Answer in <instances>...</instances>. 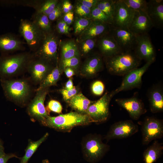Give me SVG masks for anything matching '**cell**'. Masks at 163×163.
<instances>
[{
  "label": "cell",
  "instance_id": "cell-1",
  "mask_svg": "<svg viewBox=\"0 0 163 163\" xmlns=\"http://www.w3.org/2000/svg\"><path fill=\"white\" fill-rule=\"evenodd\" d=\"M33 53L24 52L14 55L0 56V79H8L27 70Z\"/></svg>",
  "mask_w": 163,
  "mask_h": 163
},
{
  "label": "cell",
  "instance_id": "cell-2",
  "mask_svg": "<svg viewBox=\"0 0 163 163\" xmlns=\"http://www.w3.org/2000/svg\"><path fill=\"white\" fill-rule=\"evenodd\" d=\"M92 120L85 113L72 112L55 117L48 116L41 123L57 131L69 132L75 126L88 125Z\"/></svg>",
  "mask_w": 163,
  "mask_h": 163
},
{
  "label": "cell",
  "instance_id": "cell-3",
  "mask_svg": "<svg viewBox=\"0 0 163 163\" xmlns=\"http://www.w3.org/2000/svg\"><path fill=\"white\" fill-rule=\"evenodd\" d=\"M4 94L8 100L18 104L27 102L31 93L28 81L24 79H0Z\"/></svg>",
  "mask_w": 163,
  "mask_h": 163
},
{
  "label": "cell",
  "instance_id": "cell-4",
  "mask_svg": "<svg viewBox=\"0 0 163 163\" xmlns=\"http://www.w3.org/2000/svg\"><path fill=\"white\" fill-rule=\"evenodd\" d=\"M141 60L133 51L122 52L106 58L107 69L111 74L124 76L131 70L138 68Z\"/></svg>",
  "mask_w": 163,
  "mask_h": 163
},
{
  "label": "cell",
  "instance_id": "cell-5",
  "mask_svg": "<svg viewBox=\"0 0 163 163\" xmlns=\"http://www.w3.org/2000/svg\"><path fill=\"white\" fill-rule=\"evenodd\" d=\"M82 146L84 158L90 163H97L100 161L110 149L109 145L103 142L101 136L97 134L85 137Z\"/></svg>",
  "mask_w": 163,
  "mask_h": 163
},
{
  "label": "cell",
  "instance_id": "cell-6",
  "mask_svg": "<svg viewBox=\"0 0 163 163\" xmlns=\"http://www.w3.org/2000/svg\"><path fill=\"white\" fill-rule=\"evenodd\" d=\"M60 42L58 35L54 31L45 34L40 45L33 53L34 57L50 64L56 62L57 59Z\"/></svg>",
  "mask_w": 163,
  "mask_h": 163
},
{
  "label": "cell",
  "instance_id": "cell-7",
  "mask_svg": "<svg viewBox=\"0 0 163 163\" xmlns=\"http://www.w3.org/2000/svg\"><path fill=\"white\" fill-rule=\"evenodd\" d=\"M19 32L26 41L30 50L36 51L40 45L45 35L31 21L21 20Z\"/></svg>",
  "mask_w": 163,
  "mask_h": 163
},
{
  "label": "cell",
  "instance_id": "cell-8",
  "mask_svg": "<svg viewBox=\"0 0 163 163\" xmlns=\"http://www.w3.org/2000/svg\"><path fill=\"white\" fill-rule=\"evenodd\" d=\"M114 95L113 91L106 92L99 99L89 106L86 114L93 123H101L108 119L110 116L109 104Z\"/></svg>",
  "mask_w": 163,
  "mask_h": 163
},
{
  "label": "cell",
  "instance_id": "cell-9",
  "mask_svg": "<svg viewBox=\"0 0 163 163\" xmlns=\"http://www.w3.org/2000/svg\"><path fill=\"white\" fill-rule=\"evenodd\" d=\"M138 123L141 126L142 144L148 145L153 140L163 137V121L153 117L147 116Z\"/></svg>",
  "mask_w": 163,
  "mask_h": 163
},
{
  "label": "cell",
  "instance_id": "cell-10",
  "mask_svg": "<svg viewBox=\"0 0 163 163\" xmlns=\"http://www.w3.org/2000/svg\"><path fill=\"white\" fill-rule=\"evenodd\" d=\"M154 62L152 61L146 62L142 67L134 69L123 76L124 78L120 85L113 91L114 95L122 91L135 88H140L142 84L143 75Z\"/></svg>",
  "mask_w": 163,
  "mask_h": 163
},
{
  "label": "cell",
  "instance_id": "cell-11",
  "mask_svg": "<svg viewBox=\"0 0 163 163\" xmlns=\"http://www.w3.org/2000/svg\"><path fill=\"white\" fill-rule=\"evenodd\" d=\"M139 127L132 120L120 121L112 125L104 139L107 142L114 139L128 138L137 133Z\"/></svg>",
  "mask_w": 163,
  "mask_h": 163
},
{
  "label": "cell",
  "instance_id": "cell-12",
  "mask_svg": "<svg viewBox=\"0 0 163 163\" xmlns=\"http://www.w3.org/2000/svg\"><path fill=\"white\" fill-rule=\"evenodd\" d=\"M110 33L123 52L133 51L136 46L137 35L128 28H120L111 25Z\"/></svg>",
  "mask_w": 163,
  "mask_h": 163
},
{
  "label": "cell",
  "instance_id": "cell-13",
  "mask_svg": "<svg viewBox=\"0 0 163 163\" xmlns=\"http://www.w3.org/2000/svg\"><path fill=\"white\" fill-rule=\"evenodd\" d=\"M133 51L141 60H144L146 62L155 61V49L148 33L137 35L136 46Z\"/></svg>",
  "mask_w": 163,
  "mask_h": 163
},
{
  "label": "cell",
  "instance_id": "cell-14",
  "mask_svg": "<svg viewBox=\"0 0 163 163\" xmlns=\"http://www.w3.org/2000/svg\"><path fill=\"white\" fill-rule=\"evenodd\" d=\"M48 88L36 91V94L28 105V113L33 119L41 122L48 116L49 113L44 105L48 93Z\"/></svg>",
  "mask_w": 163,
  "mask_h": 163
},
{
  "label": "cell",
  "instance_id": "cell-15",
  "mask_svg": "<svg viewBox=\"0 0 163 163\" xmlns=\"http://www.w3.org/2000/svg\"><path fill=\"white\" fill-rule=\"evenodd\" d=\"M117 103L125 109L133 120H137L147 112L142 100L135 95L127 98H118L115 99Z\"/></svg>",
  "mask_w": 163,
  "mask_h": 163
},
{
  "label": "cell",
  "instance_id": "cell-16",
  "mask_svg": "<svg viewBox=\"0 0 163 163\" xmlns=\"http://www.w3.org/2000/svg\"><path fill=\"white\" fill-rule=\"evenodd\" d=\"M134 11L122 0H116L112 25L118 28H127Z\"/></svg>",
  "mask_w": 163,
  "mask_h": 163
},
{
  "label": "cell",
  "instance_id": "cell-17",
  "mask_svg": "<svg viewBox=\"0 0 163 163\" xmlns=\"http://www.w3.org/2000/svg\"><path fill=\"white\" fill-rule=\"evenodd\" d=\"M53 68L50 63L34 56L29 63L27 70L33 82L40 84Z\"/></svg>",
  "mask_w": 163,
  "mask_h": 163
},
{
  "label": "cell",
  "instance_id": "cell-18",
  "mask_svg": "<svg viewBox=\"0 0 163 163\" xmlns=\"http://www.w3.org/2000/svg\"><path fill=\"white\" fill-rule=\"evenodd\" d=\"M153 27L152 24L145 12L134 11L127 28L134 34L139 35L148 34Z\"/></svg>",
  "mask_w": 163,
  "mask_h": 163
},
{
  "label": "cell",
  "instance_id": "cell-19",
  "mask_svg": "<svg viewBox=\"0 0 163 163\" xmlns=\"http://www.w3.org/2000/svg\"><path fill=\"white\" fill-rule=\"evenodd\" d=\"M96 46L105 58L123 52L110 32L97 38Z\"/></svg>",
  "mask_w": 163,
  "mask_h": 163
},
{
  "label": "cell",
  "instance_id": "cell-20",
  "mask_svg": "<svg viewBox=\"0 0 163 163\" xmlns=\"http://www.w3.org/2000/svg\"><path fill=\"white\" fill-rule=\"evenodd\" d=\"M145 12L151 20L153 27L163 28V0H150L147 1Z\"/></svg>",
  "mask_w": 163,
  "mask_h": 163
},
{
  "label": "cell",
  "instance_id": "cell-21",
  "mask_svg": "<svg viewBox=\"0 0 163 163\" xmlns=\"http://www.w3.org/2000/svg\"><path fill=\"white\" fill-rule=\"evenodd\" d=\"M24 42L13 34L7 33L0 35V52L1 54L9 53L24 48Z\"/></svg>",
  "mask_w": 163,
  "mask_h": 163
},
{
  "label": "cell",
  "instance_id": "cell-22",
  "mask_svg": "<svg viewBox=\"0 0 163 163\" xmlns=\"http://www.w3.org/2000/svg\"><path fill=\"white\" fill-rule=\"evenodd\" d=\"M147 96L149 109L152 113L163 111V88L161 84L152 85L148 90Z\"/></svg>",
  "mask_w": 163,
  "mask_h": 163
},
{
  "label": "cell",
  "instance_id": "cell-23",
  "mask_svg": "<svg viewBox=\"0 0 163 163\" xmlns=\"http://www.w3.org/2000/svg\"><path fill=\"white\" fill-rule=\"evenodd\" d=\"M111 25L92 20L89 26L79 35L78 42L88 39L97 38L109 32Z\"/></svg>",
  "mask_w": 163,
  "mask_h": 163
},
{
  "label": "cell",
  "instance_id": "cell-24",
  "mask_svg": "<svg viewBox=\"0 0 163 163\" xmlns=\"http://www.w3.org/2000/svg\"><path fill=\"white\" fill-rule=\"evenodd\" d=\"M163 143L158 140H154L153 143L143 153L144 163H154L162 155Z\"/></svg>",
  "mask_w": 163,
  "mask_h": 163
},
{
  "label": "cell",
  "instance_id": "cell-25",
  "mask_svg": "<svg viewBox=\"0 0 163 163\" xmlns=\"http://www.w3.org/2000/svg\"><path fill=\"white\" fill-rule=\"evenodd\" d=\"M95 101L88 99L82 93L76 94L68 101L69 106L76 112L85 113L88 107Z\"/></svg>",
  "mask_w": 163,
  "mask_h": 163
},
{
  "label": "cell",
  "instance_id": "cell-26",
  "mask_svg": "<svg viewBox=\"0 0 163 163\" xmlns=\"http://www.w3.org/2000/svg\"><path fill=\"white\" fill-rule=\"evenodd\" d=\"M62 60L79 56V52L77 43L71 39L60 42Z\"/></svg>",
  "mask_w": 163,
  "mask_h": 163
},
{
  "label": "cell",
  "instance_id": "cell-27",
  "mask_svg": "<svg viewBox=\"0 0 163 163\" xmlns=\"http://www.w3.org/2000/svg\"><path fill=\"white\" fill-rule=\"evenodd\" d=\"M102 60L101 56L96 55L88 59L83 66V72L88 75H92L96 74L102 68Z\"/></svg>",
  "mask_w": 163,
  "mask_h": 163
},
{
  "label": "cell",
  "instance_id": "cell-28",
  "mask_svg": "<svg viewBox=\"0 0 163 163\" xmlns=\"http://www.w3.org/2000/svg\"><path fill=\"white\" fill-rule=\"evenodd\" d=\"M31 19V21L44 35L49 34L53 31L51 22L47 15L35 12L33 15Z\"/></svg>",
  "mask_w": 163,
  "mask_h": 163
},
{
  "label": "cell",
  "instance_id": "cell-29",
  "mask_svg": "<svg viewBox=\"0 0 163 163\" xmlns=\"http://www.w3.org/2000/svg\"><path fill=\"white\" fill-rule=\"evenodd\" d=\"M60 76V69L56 65L40 83L36 91L48 88L50 86L55 85L59 79Z\"/></svg>",
  "mask_w": 163,
  "mask_h": 163
},
{
  "label": "cell",
  "instance_id": "cell-30",
  "mask_svg": "<svg viewBox=\"0 0 163 163\" xmlns=\"http://www.w3.org/2000/svg\"><path fill=\"white\" fill-rule=\"evenodd\" d=\"M48 136L49 134L47 133L38 140L33 141L29 140L28 145L25 150L24 155L20 158V163H27L39 146L47 139Z\"/></svg>",
  "mask_w": 163,
  "mask_h": 163
},
{
  "label": "cell",
  "instance_id": "cell-31",
  "mask_svg": "<svg viewBox=\"0 0 163 163\" xmlns=\"http://www.w3.org/2000/svg\"><path fill=\"white\" fill-rule=\"evenodd\" d=\"M115 0H98L95 5L112 19L115 9Z\"/></svg>",
  "mask_w": 163,
  "mask_h": 163
},
{
  "label": "cell",
  "instance_id": "cell-32",
  "mask_svg": "<svg viewBox=\"0 0 163 163\" xmlns=\"http://www.w3.org/2000/svg\"><path fill=\"white\" fill-rule=\"evenodd\" d=\"M59 2L57 0H47L40 1L35 10V12L48 16L54 9Z\"/></svg>",
  "mask_w": 163,
  "mask_h": 163
},
{
  "label": "cell",
  "instance_id": "cell-33",
  "mask_svg": "<svg viewBox=\"0 0 163 163\" xmlns=\"http://www.w3.org/2000/svg\"><path fill=\"white\" fill-rule=\"evenodd\" d=\"M97 40V38H93L78 42L77 45L79 53L86 54L91 52L96 46Z\"/></svg>",
  "mask_w": 163,
  "mask_h": 163
},
{
  "label": "cell",
  "instance_id": "cell-34",
  "mask_svg": "<svg viewBox=\"0 0 163 163\" xmlns=\"http://www.w3.org/2000/svg\"><path fill=\"white\" fill-rule=\"evenodd\" d=\"M91 18L93 21L112 24V21L108 16L95 6L91 9Z\"/></svg>",
  "mask_w": 163,
  "mask_h": 163
},
{
  "label": "cell",
  "instance_id": "cell-35",
  "mask_svg": "<svg viewBox=\"0 0 163 163\" xmlns=\"http://www.w3.org/2000/svg\"><path fill=\"white\" fill-rule=\"evenodd\" d=\"M92 21L91 19L77 16L74 24V33L79 35L89 26Z\"/></svg>",
  "mask_w": 163,
  "mask_h": 163
},
{
  "label": "cell",
  "instance_id": "cell-36",
  "mask_svg": "<svg viewBox=\"0 0 163 163\" xmlns=\"http://www.w3.org/2000/svg\"><path fill=\"white\" fill-rule=\"evenodd\" d=\"M122 1L134 11H142L145 12L147 1L145 0H122Z\"/></svg>",
  "mask_w": 163,
  "mask_h": 163
},
{
  "label": "cell",
  "instance_id": "cell-37",
  "mask_svg": "<svg viewBox=\"0 0 163 163\" xmlns=\"http://www.w3.org/2000/svg\"><path fill=\"white\" fill-rule=\"evenodd\" d=\"M75 12L78 17L91 19V9L78 1L75 5Z\"/></svg>",
  "mask_w": 163,
  "mask_h": 163
},
{
  "label": "cell",
  "instance_id": "cell-38",
  "mask_svg": "<svg viewBox=\"0 0 163 163\" xmlns=\"http://www.w3.org/2000/svg\"><path fill=\"white\" fill-rule=\"evenodd\" d=\"M62 2L59 1L53 11L48 15L50 20L53 21L61 18L63 13Z\"/></svg>",
  "mask_w": 163,
  "mask_h": 163
},
{
  "label": "cell",
  "instance_id": "cell-39",
  "mask_svg": "<svg viewBox=\"0 0 163 163\" xmlns=\"http://www.w3.org/2000/svg\"><path fill=\"white\" fill-rule=\"evenodd\" d=\"M46 109L47 112L52 111L60 114L62 113V107L59 101L52 100L48 102Z\"/></svg>",
  "mask_w": 163,
  "mask_h": 163
},
{
  "label": "cell",
  "instance_id": "cell-40",
  "mask_svg": "<svg viewBox=\"0 0 163 163\" xmlns=\"http://www.w3.org/2000/svg\"><path fill=\"white\" fill-rule=\"evenodd\" d=\"M79 56H75L69 59H63L62 60V65L64 69L66 68H75L79 64L80 60Z\"/></svg>",
  "mask_w": 163,
  "mask_h": 163
},
{
  "label": "cell",
  "instance_id": "cell-41",
  "mask_svg": "<svg viewBox=\"0 0 163 163\" xmlns=\"http://www.w3.org/2000/svg\"><path fill=\"white\" fill-rule=\"evenodd\" d=\"M91 89L94 94L97 96H100L102 95L104 92L105 86L102 81L97 80L92 84Z\"/></svg>",
  "mask_w": 163,
  "mask_h": 163
},
{
  "label": "cell",
  "instance_id": "cell-42",
  "mask_svg": "<svg viewBox=\"0 0 163 163\" xmlns=\"http://www.w3.org/2000/svg\"><path fill=\"white\" fill-rule=\"evenodd\" d=\"M57 21L56 25L57 32L61 34H69V26L62 18H60Z\"/></svg>",
  "mask_w": 163,
  "mask_h": 163
},
{
  "label": "cell",
  "instance_id": "cell-43",
  "mask_svg": "<svg viewBox=\"0 0 163 163\" xmlns=\"http://www.w3.org/2000/svg\"><path fill=\"white\" fill-rule=\"evenodd\" d=\"M61 92L64 100L68 101L71 98L77 94V90L75 87L74 86L73 88L71 89H62L61 91Z\"/></svg>",
  "mask_w": 163,
  "mask_h": 163
},
{
  "label": "cell",
  "instance_id": "cell-44",
  "mask_svg": "<svg viewBox=\"0 0 163 163\" xmlns=\"http://www.w3.org/2000/svg\"><path fill=\"white\" fill-rule=\"evenodd\" d=\"M14 157L18 158H20L13 153H5L0 157V163H7L10 159Z\"/></svg>",
  "mask_w": 163,
  "mask_h": 163
},
{
  "label": "cell",
  "instance_id": "cell-45",
  "mask_svg": "<svg viewBox=\"0 0 163 163\" xmlns=\"http://www.w3.org/2000/svg\"><path fill=\"white\" fill-rule=\"evenodd\" d=\"M98 0H80L78 2L91 9L94 7Z\"/></svg>",
  "mask_w": 163,
  "mask_h": 163
},
{
  "label": "cell",
  "instance_id": "cell-46",
  "mask_svg": "<svg viewBox=\"0 0 163 163\" xmlns=\"http://www.w3.org/2000/svg\"><path fill=\"white\" fill-rule=\"evenodd\" d=\"M64 70L65 74L68 78H71L75 75L74 72L72 68H66Z\"/></svg>",
  "mask_w": 163,
  "mask_h": 163
},
{
  "label": "cell",
  "instance_id": "cell-47",
  "mask_svg": "<svg viewBox=\"0 0 163 163\" xmlns=\"http://www.w3.org/2000/svg\"><path fill=\"white\" fill-rule=\"evenodd\" d=\"M73 87L72 78H71L69 79L66 83L65 89L67 90H69L73 88Z\"/></svg>",
  "mask_w": 163,
  "mask_h": 163
},
{
  "label": "cell",
  "instance_id": "cell-48",
  "mask_svg": "<svg viewBox=\"0 0 163 163\" xmlns=\"http://www.w3.org/2000/svg\"><path fill=\"white\" fill-rule=\"evenodd\" d=\"M62 8L63 13L65 14L69 12L67 6L66 0L62 2Z\"/></svg>",
  "mask_w": 163,
  "mask_h": 163
},
{
  "label": "cell",
  "instance_id": "cell-49",
  "mask_svg": "<svg viewBox=\"0 0 163 163\" xmlns=\"http://www.w3.org/2000/svg\"><path fill=\"white\" fill-rule=\"evenodd\" d=\"M73 14H74V13L72 11H69L65 14L62 19L63 21L66 23L70 17Z\"/></svg>",
  "mask_w": 163,
  "mask_h": 163
},
{
  "label": "cell",
  "instance_id": "cell-50",
  "mask_svg": "<svg viewBox=\"0 0 163 163\" xmlns=\"http://www.w3.org/2000/svg\"><path fill=\"white\" fill-rule=\"evenodd\" d=\"M5 153L3 142L0 138V157Z\"/></svg>",
  "mask_w": 163,
  "mask_h": 163
},
{
  "label": "cell",
  "instance_id": "cell-51",
  "mask_svg": "<svg viewBox=\"0 0 163 163\" xmlns=\"http://www.w3.org/2000/svg\"><path fill=\"white\" fill-rule=\"evenodd\" d=\"M66 3L68 9L69 11H72L73 8V6L71 3L68 0H66Z\"/></svg>",
  "mask_w": 163,
  "mask_h": 163
},
{
  "label": "cell",
  "instance_id": "cell-52",
  "mask_svg": "<svg viewBox=\"0 0 163 163\" xmlns=\"http://www.w3.org/2000/svg\"><path fill=\"white\" fill-rule=\"evenodd\" d=\"M74 18V14H73L70 17V18L69 19L68 21L66 23L69 26L72 23L73 21Z\"/></svg>",
  "mask_w": 163,
  "mask_h": 163
},
{
  "label": "cell",
  "instance_id": "cell-53",
  "mask_svg": "<svg viewBox=\"0 0 163 163\" xmlns=\"http://www.w3.org/2000/svg\"><path fill=\"white\" fill-rule=\"evenodd\" d=\"M42 163H50L49 160L47 159L43 160L42 161Z\"/></svg>",
  "mask_w": 163,
  "mask_h": 163
}]
</instances>
